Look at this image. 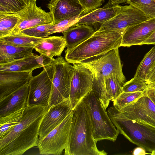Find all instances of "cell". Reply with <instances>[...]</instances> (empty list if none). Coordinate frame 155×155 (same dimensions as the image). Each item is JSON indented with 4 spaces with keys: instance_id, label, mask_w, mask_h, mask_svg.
Instances as JSON below:
<instances>
[{
    "instance_id": "cell-2",
    "label": "cell",
    "mask_w": 155,
    "mask_h": 155,
    "mask_svg": "<svg viewBox=\"0 0 155 155\" xmlns=\"http://www.w3.org/2000/svg\"><path fill=\"white\" fill-rule=\"evenodd\" d=\"M73 114L65 155H106L99 150L94 139L89 113L82 100L73 110Z\"/></svg>"
},
{
    "instance_id": "cell-12",
    "label": "cell",
    "mask_w": 155,
    "mask_h": 155,
    "mask_svg": "<svg viewBox=\"0 0 155 155\" xmlns=\"http://www.w3.org/2000/svg\"><path fill=\"white\" fill-rule=\"evenodd\" d=\"M120 111L130 119L155 128V105L144 94Z\"/></svg>"
},
{
    "instance_id": "cell-24",
    "label": "cell",
    "mask_w": 155,
    "mask_h": 155,
    "mask_svg": "<svg viewBox=\"0 0 155 155\" xmlns=\"http://www.w3.org/2000/svg\"><path fill=\"white\" fill-rule=\"evenodd\" d=\"M45 38L31 37L18 34L10 35L0 38V43L14 46L33 47L41 42Z\"/></svg>"
},
{
    "instance_id": "cell-15",
    "label": "cell",
    "mask_w": 155,
    "mask_h": 155,
    "mask_svg": "<svg viewBox=\"0 0 155 155\" xmlns=\"http://www.w3.org/2000/svg\"><path fill=\"white\" fill-rule=\"evenodd\" d=\"M47 7L54 24L68 18L85 14V9L78 0H50Z\"/></svg>"
},
{
    "instance_id": "cell-18",
    "label": "cell",
    "mask_w": 155,
    "mask_h": 155,
    "mask_svg": "<svg viewBox=\"0 0 155 155\" xmlns=\"http://www.w3.org/2000/svg\"><path fill=\"white\" fill-rule=\"evenodd\" d=\"M28 83L0 101V117L6 116L27 106Z\"/></svg>"
},
{
    "instance_id": "cell-33",
    "label": "cell",
    "mask_w": 155,
    "mask_h": 155,
    "mask_svg": "<svg viewBox=\"0 0 155 155\" xmlns=\"http://www.w3.org/2000/svg\"><path fill=\"white\" fill-rule=\"evenodd\" d=\"M79 17L69 18L56 24L52 23L48 30L49 35L56 33H63L69 28L75 26Z\"/></svg>"
},
{
    "instance_id": "cell-29",
    "label": "cell",
    "mask_w": 155,
    "mask_h": 155,
    "mask_svg": "<svg viewBox=\"0 0 155 155\" xmlns=\"http://www.w3.org/2000/svg\"><path fill=\"white\" fill-rule=\"evenodd\" d=\"M144 94V92H127L123 91L117 98L112 101L113 106L118 111H120Z\"/></svg>"
},
{
    "instance_id": "cell-32",
    "label": "cell",
    "mask_w": 155,
    "mask_h": 155,
    "mask_svg": "<svg viewBox=\"0 0 155 155\" xmlns=\"http://www.w3.org/2000/svg\"><path fill=\"white\" fill-rule=\"evenodd\" d=\"M149 84L146 80L134 77L123 84L122 89L127 92H144Z\"/></svg>"
},
{
    "instance_id": "cell-7",
    "label": "cell",
    "mask_w": 155,
    "mask_h": 155,
    "mask_svg": "<svg viewBox=\"0 0 155 155\" xmlns=\"http://www.w3.org/2000/svg\"><path fill=\"white\" fill-rule=\"evenodd\" d=\"M53 63L55 70L49 107L64 101L70 102L71 82L73 67V65L61 56L54 58Z\"/></svg>"
},
{
    "instance_id": "cell-27",
    "label": "cell",
    "mask_w": 155,
    "mask_h": 155,
    "mask_svg": "<svg viewBox=\"0 0 155 155\" xmlns=\"http://www.w3.org/2000/svg\"><path fill=\"white\" fill-rule=\"evenodd\" d=\"M104 86L110 100L117 98L123 92L121 81L117 76L112 74L105 79Z\"/></svg>"
},
{
    "instance_id": "cell-36",
    "label": "cell",
    "mask_w": 155,
    "mask_h": 155,
    "mask_svg": "<svg viewBox=\"0 0 155 155\" xmlns=\"http://www.w3.org/2000/svg\"><path fill=\"white\" fill-rule=\"evenodd\" d=\"M36 60L37 62L44 68L51 64L54 58H51L47 56L40 54V55H36Z\"/></svg>"
},
{
    "instance_id": "cell-44",
    "label": "cell",
    "mask_w": 155,
    "mask_h": 155,
    "mask_svg": "<svg viewBox=\"0 0 155 155\" xmlns=\"http://www.w3.org/2000/svg\"></svg>"
},
{
    "instance_id": "cell-3",
    "label": "cell",
    "mask_w": 155,
    "mask_h": 155,
    "mask_svg": "<svg viewBox=\"0 0 155 155\" xmlns=\"http://www.w3.org/2000/svg\"><path fill=\"white\" fill-rule=\"evenodd\" d=\"M125 29L111 30L100 27L85 41L72 49L66 50L65 60L72 64L80 63L119 48Z\"/></svg>"
},
{
    "instance_id": "cell-17",
    "label": "cell",
    "mask_w": 155,
    "mask_h": 155,
    "mask_svg": "<svg viewBox=\"0 0 155 155\" xmlns=\"http://www.w3.org/2000/svg\"><path fill=\"white\" fill-rule=\"evenodd\" d=\"M32 72L0 71V101L29 82Z\"/></svg>"
},
{
    "instance_id": "cell-20",
    "label": "cell",
    "mask_w": 155,
    "mask_h": 155,
    "mask_svg": "<svg viewBox=\"0 0 155 155\" xmlns=\"http://www.w3.org/2000/svg\"><path fill=\"white\" fill-rule=\"evenodd\" d=\"M90 25H80L69 28L63 32L67 43V50L72 49L90 37L95 32Z\"/></svg>"
},
{
    "instance_id": "cell-22",
    "label": "cell",
    "mask_w": 155,
    "mask_h": 155,
    "mask_svg": "<svg viewBox=\"0 0 155 155\" xmlns=\"http://www.w3.org/2000/svg\"><path fill=\"white\" fill-rule=\"evenodd\" d=\"M33 47H24L0 43V64L11 62L34 54Z\"/></svg>"
},
{
    "instance_id": "cell-35",
    "label": "cell",
    "mask_w": 155,
    "mask_h": 155,
    "mask_svg": "<svg viewBox=\"0 0 155 155\" xmlns=\"http://www.w3.org/2000/svg\"><path fill=\"white\" fill-rule=\"evenodd\" d=\"M85 9V14L101 6L104 0H78Z\"/></svg>"
},
{
    "instance_id": "cell-23",
    "label": "cell",
    "mask_w": 155,
    "mask_h": 155,
    "mask_svg": "<svg viewBox=\"0 0 155 155\" xmlns=\"http://www.w3.org/2000/svg\"><path fill=\"white\" fill-rule=\"evenodd\" d=\"M36 55L28 57L11 62L0 64V71L32 72L42 66L37 61Z\"/></svg>"
},
{
    "instance_id": "cell-11",
    "label": "cell",
    "mask_w": 155,
    "mask_h": 155,
    "mask_svg": "<svg viewBox=\"0 0 155 155\" xmlns=\"http://www.w3.org/2000/svg\"><path fill=\"white\" fill-rule=\"evenodd\" d=\"M36 0H33L29 2L23 9L16 13L20 19L11 35L18 34L28 28L53 23L50 12H46L40 7H38Z\"/></svg>"
},
{
    "instance_id": "cell-16",
    "label": "cell",
    "mask_w": 155,
    "mask_h": 155,
    "mask_svg": "<svg viewBox=\"0 0 155 155\" xmlns=\"http://www.w3.org/2000/svg\"><path fill=\"white\" fill-rule=\"evenodd\" d=\"M155 31V18L128 27L123 34L120 47L140 45Z\"/></svg>"
},
{
    "instance_id": "cell-42",
    "label": "cell",
    "mask_w": 155,
    "mask_h": 155,
    "mask_svg": "<svg viewBox=\"0 0 155 155\" xmlns=\"http://www.w3.org/2000/svg\"><path fill=\"white\" fill-rule=\"evenodd\" d=\"M33 0H24L26 3L27 4L29 2Z\"/></svg>"
},
{
    "instance_id": "cell-38",
    "label": "cell",
    "mask_w": 155,
    "mask_h": 155,
    "mask_svg": "<svg viewBox=\"0 0 155 155\" xmlns=\"http://www.w3.org/2000/svg\"><path fill=\"white\" fill-rule=\"evenodd\" d=\"M146 80L149 84L155 82V61L150 69L147 75Z\"/></svg>"
},
{
    "instance_id": "cell-25",
    "label": "cell",
    "mask_w": 155,
    "mask_h": 155,
    "mask_svg": "<svg viewBox=\"0 0 155 155\" xmlns=\"http://www.w3.org/2000/svg\"><path fill=\"white\" fill-rule=\"evenodd\" d=\"M25 108L6 116L0 117V139L4 137L21 122Z\"/></svg>"
},
{
    "instance_id": "cell-31",
    "label": "cell",
    "mask_w": 155,
    "mask_h": 155,
    "mask_svg": "<svg viewBox=\"0 0 155 155\" xmlns=\"http://www.w3.org/2000/svg\"><path fill=\"white\" fill-rule=\"evenodd\" d=\"M26 5L24 0H0V12L16 13L23 9Z\"/></svg>"
},
{
    "instance_id": "cell-10",
    "label": "cell",
    "mask_w": 155,
    "mask_h": 155,
    "mask_svg": "<svg viewBox=\"0 0 155 155\" xmlns=\"http://www.w3.org/2000/svg\"><path fill=\"white\" fill-rule=\"evenodd\" d=\"M73 64L69 97L72 110L92 90L94 80V73L89 67L81 63Z\"/></svg>"
},
{
    "instance_id": "cell-19",
    "label": "cell",
    "mask_w": 155,
    "mask_h": 155,
    "mask_svg": "<svg viewBox=\"0 0 155 155\" xmlns=\"http://www.w3.org/2000/svg\"><path fill=\"white\" fill-rule=\"evenodd\" d=\"M121 7L119 5L112 4L111 0H109L102 7L80 16L76 26L80 25H90L97 23L102 24L114 17L120 11Z\"/></svg>"
},
{
    "instance_id": "cell-5",
    "label": "cell",
    "mask_w": 155,
    "mask_h": 155,
    "mask_svg": "<svg viewBox=\"0 0 155 155\" xmlns=\"http://www.w3.org/2000/svg\"><path fill=\"white\" fill-rule=\"evenodd\" d=\"M107 113L120 134L130 142L146 151H155V128L129 119L114 106Z\"/></svg>"
},
{
    "instance_id": "cell-26",
    "label": "cell",
    "mask_w": 155,
    "mask_h": 155,
    "mask_svg": "<svg viewBox=\"0 0 155 155\" xmlns=\"http://www.w3.org/2000/svg\"><path fill=\"white\" fill-rule=\"evenodd\" d=\"M20 19L16 13L0 12V38L11 35Z\"/></svg>"
},
{
    "instance_id": "cell-43",
    "label": "cell",
    "mask_w": 155,
    "mask_h": 155,
    "mask_svg": "<svg viewBox=\"0 0 155 155\" xmlns=\"http://www.w3.org/2000/svg\"><path fill=\"white\" fill-rule=\"evenodd\" d=\"M150 154L151 155H155V151H154L150 153Z\"/></svg>"
},
{
    "instance_id": "cell-40",
    "label": "cell",
    "mask_w": 155,
    "mask_h": 155,
    "mask_svg": "<svg viewBox=\"0 0 155 155\" xmlns=\"http://www.w3.org/2000/svg\"><path fill=\"white\" fill-rule=\"evenodd\" d=\"M146 151L143 148L138 146L134 149L132 154L134 155H145L148 154L149 153H147Z\"/></svg>"
},
{
    "instance_id": "cell-14",
    "label": "cell",
    "mask_w": 155,
    "mask_h": 155,
    "mask_svg": "<svg viewBox=\"0 0 155 155\" xmlns=\"http://www.w3.org/2000/svg\"><path fill=\"white\" fill-rule=\"evenodd\" d=\"M72 110L70 102L67 101L49 107L40 125L39 141L43 139L51 131L59 125Z\"/></svg>"
},
{
    "instance_id": "cell-37",
    "label": "cell",
    "mask_w": 155,
    "mask_h": 155,
    "mask_svg": "<svg viewBox=\"0 0 155 155\" xmlns=\"http://www.w3.org/2000/svg\"><path fill=\"white\" fill-rule=\"evenodd\" d=\"M144 93L155 105V82L149 84Z\"/></svg>"
},
{
    "instance_id": "cell-9",
    "label": "cell",
    "mask_w": 155,
    "mask_h": 155,
    "mask_svg": "<svg viewBox=\"0 0 155 155\" xmlns=\"http://www.w3.org/2000/svg\"><path fill=\"white\" fill-rule=\"evenodd\" d=\"M73 110L63 121L43 139L37 147L43 155L61 154L67 147L73 114Z\"/></svg>"
},
{
    "instance_id": "cell-34",
    "label": "cell",
    "mask_w": 155,
    "mask_h": 155,
    "mask_svg": "<svg viewBox=\"0 0 155 155\" xmlns=\"http://www.w3.org/2000/svg\"><path fill=\"white\" fill-rule=\"evenodd\" d=\"M52 24L40 25L28 28L22 31L19 34L33 37L46 38L49 35L48 30Z\"/></svg>"
},
{
    "instance_id": "cell-13",
    "label": "cell",
    "mask_w": 155,
    "mask_h": 155,
    "mask_svg": "<svg viewBox=\"0 0 155 155\" xmlns=\"http://www.w3.org/2000/svg\"><path fill=\"white\" fill-rule=\"evenodd\" d=\"M150 19L137 8L129 5L121 6L117 14L101 24L100 28L111 30L125 29Z\"/></svg>"
},
{
    "instance_id": "cell-21",
    "label": "cell",
    "mask_w": 155,
    "mask_h": 155,
    "mask_svg": "<svg viewBox=\"0 0 155 155\" xmlns=\"http://www.w3.org/2000/svg\"><path fill=\"white\" fill-rule=\"evenodd\" d=\"M66 46V42L63 36H48L35 46L34 49L40 54L53 58L54 56H61Z\"/></svg>"
},
{
    "instance_id": "cell-6",
    "label": "cell",
    "mask_w": 155,
    "mask_h": 155,
    "mask_svg": "<svg viewBox=\"0 0 155 155\" xmlns=\"http://www.w3.org/2000/svg\"><path fill=\"white\" fill-rule=\"evenodd\" d=\"M82 100L90 114L94 140L97 142L104 140L115 141L120 132L92 89Z\"/></svg>"
},
{
    "instance_id": "cell-30",
    "label": "cell",
    "mask_w": 155,
    "mask_h": 155,
    "mask_svg": "<svg viewBox=\"0 0 155 155\" xmlns=\"http://www.w3.org/2000/svg\"><path fill=\"white\" fill-rule=\"evenodd\" d=\"M126 3L138 9L149 18H155V0H127Z\"/></svg>"
},
{
    "instance_id": "cell-41",
    "label": "cell",
    "mask_w": 155,
    "mask_h": 155,
    "mask_svg": "<svg viewBox=\"0 0 155 155\" xmlns=\"http://www.w3.org/2000/svg\"><path fill=\"white\" fill-rule=\"evenodd\" d=\"M127 0H111V3L115 5H119V4L126 2Z\"/></svg>"
},
{
    "instance_id": "cell-39",
    "label": "cell",
    "mask_w": 155,
    "mask_h": 155,
    "mask_svg": "<svg viewBox=\"0 0 155 155\" xmlns=\"http://www.w3.org/2000/svg\"><path fill=\"white\" fill-rule=\"evenodd\" d=\"M149 44L155 45V31L147 39L141 43L140 45Z\"/></svg>"
},
{
    "instance_id": "cell-1",
    "label": "cell",
    "mask_w": 155,
    "mask_h": 155,
    "mask_svg": "<svg viewBox=\"0 0 155 155\" xmlns=\"http://www.w3.org/2000/svg\"><path fill=\"white\" fill-rule=\"evenodd\" d=\"M48 107L26 106L21 122L0 139V155H21L37 146L41 121Z\"/></svg>"
},
{
    "instance_id": "cell-8",
    "label": "cell",
    "mask_w": 155,
    "mask_h": 155,
    "mask_svg": "<svg viewBox=\"0 0 155 155\" xmlns=\"http://www.w3.org/2000/svg\"><path fill=\"white\" fill-rule=\"evenodd\" d=\"M55 70L53 62L50 65L44 68L39 74L31 78L28 83V106L48 107Z\"/></svg>"
},
{
    "instance_id": "cell-4",
    "label": "cell",
    "mask_w": 155,
    "mask_h": 155,
    "mask_svg": "<svg viewBox=\"0 0 155 155\" xmlns=\"http://www.w3.org/2000/svg\"><path fill=\"white\" fill-rule=\"evenodd\" d=\"M81 63L89 67L93 71L94 80L92 90L103 105H107L110 100L104 86L106 79L113 74L118 77L123 85L126 81L122 71L119 48Z\"/></svg>"
},
{
    "instance_id": "cell-28",
    "label": "cell",
    "mask_w": 155,
    "mask_h": 155,
    "mask_svg": "<svg viewBox=\"0 0 155 155\" xmlns=\"http://www.w3.org/2000/svg\"><path fill=\"white\" fill-rule=\"evenodd\" d=\"M155 61V46L145 55L138 66L134 77L146 80L147 75Z\"/></svg>"
}]
</instances>
